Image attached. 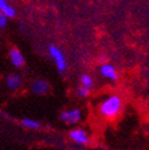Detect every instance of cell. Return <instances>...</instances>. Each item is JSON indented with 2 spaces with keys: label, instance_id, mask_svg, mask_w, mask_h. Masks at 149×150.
I'll use <instances>...</instances> for the list:
<instances>
[{
  "label": "cell",
  "instance_id": "6da1fadb",
  "mask_svg": "<svg viewBox=\"0 0 149 150\" xmlns=\"http://www.w3.org/2000/svg\"><path fill=\"white\" fill-rule=\"evenodd\" d=\"M122 105L123 104H122L121 96L113 94V95H109L108 98H105L99 104L98 111L100 116H103L104 118L113 120L120 115V112L122 110Z\"/></svg>",
  "mask_w": 149,
  "mask_h": 150
},
{
  "label": "cell",
  "instance_id": "7a4b0ae2",
  "mask_svg": "<svg viewBox=\"0 0 149 150\" xmlns=\"http://www.w3.org/2000/svg\"><path fill=\"white\" fill-rule=\"evenodd\" d=\"M48 51H49L50 57L53 59V61L55 62V66H56L59 72H64L66 69H67V61H66L65 54L60 48L54 45V44H50L48 47Z\"/></svg>",
  "mask_w": 149,
  "mask_h": 150
},
{
  "label": "cell",
  "instance_id": "3957f363",
  "mask_svg": "<svg viewBox=\"0 0 149 150\" xmlns=\"http://www.w3.org/2000/svg\"><path fill=\"white\" fill-rule=\"evenodd\" d=\"M69 137L74 144H77L79 146H86L89 144V142H91L87 132L82 128H74V129L70 131Z\"/></svg>",
  "mask_w": 149,
  "mask_h": 150
},
{
  "label": "cell",
  "instance_id": "277c9868",
  "mask_svg": "<svg viewBox=\"0 0 149 150\" xmlns=\"http://www.w3.org/2000/svg\"><path fill=\"white\" fill-rule=\"evenodd\" d=\"M81 110L79 109H72V110H66L64 112H61L60 118L61 121H64L67 125H76L81 121Z\"/></svg>",
  "mask_w": 149,
  "mask_h": 150
},
{
  "label": "cell",
  "instance_id": "5b68a950",
  "mask_svg": "<svg viewBox=\"0 0 149 150\" xmlns=\"http://www.w3.org/2000/svg\"><path fill=\"white\" fill-rule=\"evenodd\" d=\"M5 84L9 91H17L22 84V76L20 73H10L5 79Z\"/></svg>",
  "mask_w": 149,
  "mask_h": 150
},
{
  "label": "cell",
  "instance_id": "8992f818",
  "mask_svg": "<svg viewBox=\"0 0 149 150\" xmlns=\"http://www.w3.org/2000/svg\"><path fill=\"white\" fill-rule=\"evenodd\" d=\"M100 73H101L103 77L111 79L114 82H116L118 79V73L115 69V66L111 65V64H103L100 66Z\"/></svg>",
  "mask_w": 149,
  "mask_h": 150
},
{
  "label": "cell",
  "instance_id": "52a82bcc",
  "mask_svg": "<svg viewBox=\"0 0 149 150\" xmlns=\"http://www.w3.org/2000/svg\"><path fill=\"white\" fill-rule=\"evenodd\" d=\"M9 59H10V61L11 64L15 66V67H17V69H20V67H22L25 65L26 62V60H25V56L23 54L16 48H12L10 51H9Z\"/></svg>",
  "mask_w": 149,
  "mask_h": 150
},
{
  "label": "cell",
  "instance_id": "ba28073f",
  "mask_svg": "<svg viewBox=\"0 0 149 150\" xmlns=\"http://www.w3.org/2000/svg\"><path fill=\"white\" fill-rule=\"evenodd\" d=\"M31 89L35 95H44L49 91V84L44 79H35L31 86Z\"/></svg>",
  "mask_w": 149,
  "mask_h": 150
},
{
  "label": "cell",
  "instance_id": "9c48e42d",
  "mask_svg": "<svg viewBox=\"0 0 149 150\" xmlns=\"http://www.w3.org/2000/svg\"><path fill=\"white\" fill-rule=\"evenodd\" d=\"M0 12H1L7 20L16 16V10H15L6 0H0Z\"/></svg>",
  "mask_w": 149,
  "mask_h": 150
},
{
  "label": "cell",
  "instance_id": "30bf717a",
  "mask_svg": "<svg viewBox=\"0 0 149 150\" xmlns=\"http://www.w3.org/2000/svg\"><path fill=\"white\" fill-rule=\"evenodd\" d=\"M21 125L27 129H32V131H37L40 128V123L38 121H35L33 118H23L21 121Z\"/></svg>",
  "mask_w": 149,
  "mask_h": 150
},
{
  "label": "cell",
  "instance_id": "8fae6325",
  "mask_svg": "<svg viewBox=\"0 0 149 150\" xmlns=\"http://www.w3.org/2000/svg\"><path fill=\"white\" fill-rule=\"evenodd\" d=\"M79 82H81V86H83L86 88L91 89L93 87V78H92V76H89L88 73L82 74V76L79 77Z\"/></svg>",
  "mask_w": 149,
  "mask_h": 150
},
{
  "label": "cell",
  "instance_id": "7c38bea8",
  "mask_svg": "<svg viewBox=\"0 0 149 150\" xmlns=\"http://www.w3.org/2000/svg\"><path fill=\"white\" fill-rule=\"evenodd\" d=\"M77 94H78V96H81V98H87V96L91 94V89L86 88L83 86H81L78 88V91H77Z\"/></svg>",
  "mask_w": 149,
  "mask_h": 150
},
{
  "label": "cell",
  "instance_id": "4fadbf2b",
  "mask_svg": "<svg viewBox=\"0 0 149 150\" xmlns=\"http://www.w3.org/2000/svg\"><path fill=\"white\" fill-rule=\"evenodd\" d=\"M6 25H7V18L4 16V15L0 12V29H3V28H5L6 27Z\"/></svg>",
  "mask_w": 149,
  "mask_h": 150
},
{
  "label": "cell",
  "instance_id": "5bb4252c",
  "mask_svg": "<svg viewBox=\"0 0 149 150\" xmlns=\"http://www.w3.org/2000/svg\"><path fill=\"white\" fill-rule=\"evenodd\" d=\"M74 150H87V149H86L84 146H78V148H76Z\"/></svg>",
  "mask_w": 149,
  "mask_h": 150
}]
</instances>
